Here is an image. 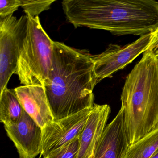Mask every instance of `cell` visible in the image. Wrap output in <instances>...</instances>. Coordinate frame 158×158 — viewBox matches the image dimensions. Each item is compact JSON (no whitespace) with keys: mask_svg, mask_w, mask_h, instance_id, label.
Returning a JSON list of instances; mask_svg holds the SVG:
<instances>
[{"mask_svg":"<svg viewBox=\"0 0 158 158\" xmlns=\"http://www.w3.org/2000/svg\"><path fill=\"white\" fill-rule=\"evenodd\" d=\"M121 100L124 129L129 146L158 127L157 58L144 52L127 77Z\"/></svg>","mask_w":158,"mask_h":158,"instance_id":"3957f363","label":"cell"},{"mask_svg":"<svg viewBox=\"0 0 158 158\" xmlns=\"http://www.w3.org/2000/svg\"><path fill=\"white\" fill-rule=\"evenodd\" d=\"M4 127L19 158H35L40 154L42 128L25 111L18 122Z\"/></svg>","mask_w":158,"mask_h":158,"instance_id":"ba28073f","label":"cell"},{"mask_svg":"<svg viewBox=\"0 0 158 158\" xmlns=\"http://www.w3.org/2000/svg\"><path fill=\"white\" fill-rule=\"evenodd\" d=\"M150 158H158V150Z\"/></svg>","mask_w":158,"mask_h":158,"instance_id":"ac0fdd59","label":"cell"},{"mask_svg":"<svg viewBox=\"0 0 158 158\" xmlns=\"http://www.w3.org/2000/svg\"><path fill=\"white\" fill-rule=\"evenodd\" d=\"M14 90L25 111L42 129L54 121L44 86L23 85Z\"/></svg>","mask_w":158,"mask_h":158,"instance_id":"9c48e42d","label":"cell"},{"mask_svg":"<svg viewBox=\"0 0 158 158\" xmlns=\"http://www.w3.org/2000/svg\"><path fill=\"white\" fill-rule=\"evenodd\" d=\"M24 111L14 89L7 88L0 93V121L4 126L18 122Z\"/></svg>","mask_w":158,"mask_h":158,"instance_id":"7c38bea8","label":"cell"},{"mask_svg":"<svg viewBox=\"0 0 158 158\" xmlns=\"http://www.w3.org/2000/svg\"><path fill=\"white\" fill-rule=\"evenodd\" d=\"M108 104H94L80 137L77 158H90L102 136L110 113Z\"/></svg>","mask_w":158,"mask_h":158,"instance_id":"8fae6325","label":"cell"},{"mask_svg":"<svg viewBox=\"0 0 158 158\" xmlns=\"http://www.w3.org/2000/svg\"><path fill=\"white\" fill-rule=\"evenodd\" d=\"M54 0L48 1H27L21 0V7L26 15L32 17L38 16L41 13L48 10Z\"/></svg>","mask_w":158,"mask_h":158,"instance_id":"9a60e30c","label":"cell"},{"mask_svg":"<svg viewBox=\"0 0 158 158\" xmlns=\"http://www.w3.org/2000/svg\"><path fill=\"white\" fill-rule=\"evenodd\" d=\"M158 150V127L129 145L123 158H150Z\"/></svg>","mask_w":158,"mask_h":158,"instance_id":"4fadbf2b","label":"cell"},{"mask_svg":"<svg viewBox=\"0 0 158 158\" xmlns=\"http://www.w3.org/2000/svg\"><path fill=\"white\" fill-rule=\"evenodd\" d=\"M28 16L13 15L0 19V93L7 88L17 69L20 52L27 32Z\"/></svg>","mask_w":158,"mask_h":158,"instance_id":"5b68a950","label":"cell"},{"mask_svg":"<svg viewBox=\"0 0 158 158\" xmlns=\"http://www.w3.org/2000/svg\"><path fill=\"white\" fill-rule=\"evenodd\" d=\"M62 5L75 28L141 36L158 29V2L153 0H64Z\"/></svg>","mask_w":158,"mask_h":158,"instance_id":"7a4b0ae2","label":"cell"},{"mask_svg":"<svg viewBox=\"0 0 158 158\" xmlns=\"http://www.w3.org/2000/svg\"><path fill=\"white\" fill-rule=\"evenodd\" d=\"M93 156H92V157H90V158H93Z\"/></svg>","mask_w":158,"mask_h":158,"instance_id":"ffe728a7","label":"cell"},{"mask_svg":"<svg viewBox=\"0 0 158 158\" xmlns=\"http://www.w3.org/2000/svg\"><path fill=\"white\" fill-rule=\"evenodd\" d=\"M128 146L124 129L123 112L121 109L115 118L106 126L93 158H123Z\"/></svg>","mask_w":158,"mask_h":158,"instance_id":"30bf717a","label":"cell"},{"mask_svg":"<svg viewBox=\"0 0 158 158\" xmlns=\"http://www.w3.org/2000/svg\"><path fill=\"white\" fill-rule=\"evenodd\" d=\"M27 15V32L15 73L22 85L44 87L51 70L54 41L43 29L39 16Z\"/></svg>","mask_w":158,"mask_h":158,"instance_id":"277c9868","label":"cell"},{"mask_svg":"<svg viewBox=\"0 0 158 158\" xmlns=\"http://www.w3.org/2000/svg\"><path fill=\"white\" fill-rule=\"evenodd\" d=\"M39 158H41V156H40V157Z\"/></svg>","mask_w":158,"mask_h":158,"instance_id":"44dd1931","label":"cell"},{"mask_svg":"<svg viewBox=\"0 0 158 158\" xmlns=\"http://www.w3.org/2000/svg\"><path fill=\"white\" fill-rule=\"evenodd\" d=\"M80 137L52 151L44 158H77L80 144Z\"/></svg>","mask_w":158,"mask_h":158,"instance_id":"5bb4252c","label":"cell"},{"mask_svg":"<svg viewBox=\"0 0 158 158\" xmlns=\"http://www.w3.org/2000/svg\"><path fill=\"white\" fill-rule=\"evenodd\" d=\"M156 58H157V63H158V57Z\"/></svg>","mask_w":158,"mask_h":158,"instance_id":"d6986e66","label":"cell"},{"mask_svg":"<svg viewBox=\"0 0 158 158\" xmlns=\"http://www.w3.org/2000/svg\"><path fill=\"white\" fill-rule=\"evenodd\" d=\"M155 35V32L143 35L136 41L123 47L110 44L102 53L92 55L95 85L124 68L145 52L153 41Z\"/></svg>","mask_w":158,"mask_h":158,"instance_id":"8992f818","label":"cell"},{"mask_svg":"<svg viewBox=\"0 0 158 158\" xmlns=\"http://www.w3.org/2000/svg\"><path fill=\"white\" fill-rule=\"evenodd\" d=\"M93 69L89 51L54 41L51 70L44 86L54 120L93 108Z\"/></svg>","mask_w":158,"mask_h":158,"instance_id":"6da1fadb","label":"cell"},{"mask_svg":"<svg viewBox=\"0 0 158 158\" xmlns=\"http://www.w3.org/2000/svg\"><path fill=\"white\" fill-rule=\"evenodd\" d=\"M92 109L48 124L42 130L40 156L47 157L52 151L81 136Z\"/></svg>","mask_w":158,"mask_h":158,"instance_id":"52a82bcc","label":"cell"},{"mask_svg":"<svg viewBox=\"0 0 158 158\" xmlns=\"http://www.w3.org/2000/svg\"><path fill=\"white\" fill-rule=\"evenodd\" d=\"M145 52L150 53L155 58L158 57V29L155 31V36L153 41Z\"/></svg>","mask_w":158,"mask_h":158,"instance_id":"e0dca14e","label":"cell"},{"mask_svg":"<svg viewBox=\"0 0 158 158\" xmlns=\"http://www.w3.org/2000/svg\"><path fill=\"white\" fill-rule=\"evenodd\" d=\"M21 7V0H1L0 19L6 18L13 14Z\"/></svg>","mask_w":158,"mask_h":158,"instance_id":"2e32d148","label":"cell"}]
</instances>
